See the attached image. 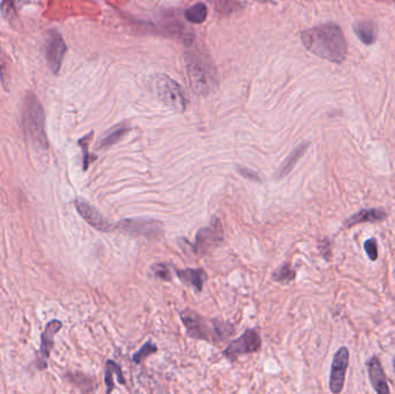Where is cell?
<instances>
[{
	"mask_svg": "<svg viewBox=\"0 0 395 394\" xmlns=\"http://www.w3.org/2000/svg\"><path fill=\"white\" fill-rule=\"evenodd\" d=\"M223 238L224 231L220 218L214 216L211 218L209 225L200 228L197 231L195 244L192 245L193 252L197 256H204L222 243Z\"/></svg>",
	"mask_w": 395,
	"mask_h": 394,
	"instance_id": "obj_6",
	"label": "cell"
},
{
	"mask_svg": "<svg viewBox=\"0 0 395 394\" xmlns=\"http://www.w3.org/2000/svg\"><path fill=\"white\" fill-rule=\"evenodd\" d=\"M308 146H310V142H301L298 145L295 149L293 150L292 153L287 156V159L283 161L281 166L279 167V169L276 170L275 178L276 179H282L285 178L287 175H289L292 173V170L295 168L296 163L299 161L301 156L304 155L305 152H306Z\"/></svg>",
	"mask_w": 395,
	"mask_h": 394,
	"instance_id": "obj_16",
	"label": "cell"
},
{
	"mask_svg": "<svg viewBox=\"0 0 395 394\" xmlns=\"http://www.w3.org/2000/svg\"><path fill=\"white\" fill-rule=\"evenodd\" d=\"M393 367H394V371H395V358L393 360Z\"/></svg>",
	"mask_w": 395,
	"mask_h": 394,
	"instance_id": "obj_28",
	"label": "cell"
},
{
	"mask_svg": "<svg viewBox=\"0 0 395 394\" xmlns=\"http://www.w3.org/2000/svg\"><path fill=\"white\" fill-rule=\"evenodd\" d=\"M184 62L189 84L193 92L199 95H206L213 91L216 85L214 66L208 64L207 59L193 52L185 53Z\"/></svg>",
	"mask_w": 395,
	"mask_h": 394,
	"instance_id": "obj_4",
	"label": "cell"
},
{
	"mask_svg": "<svg viewBox=\"0 0 395 394\" xmlns=\"http://www.w3.org/2000/svg\"><path fill=\"white\" fill-rule=\"evenodd\" d=\"M179 317L185 326L188 335L193 339L220 343L230 338L235 332V326L231 322L221 319H206L190 307L181 311Z\"/></svg>",
	"mask_w": 395,
	"mask_h": 394,
	"instance_id": "obj_2",
	"label": "cell"
},
{
	"mask_svg": "<svg viewBox=\"0 0 395 394\" xmlns=\"http://www.w3.org/2000/svg\"><path fill=\"white\" fill-rule=\"evenodd\" d=\"M261 348V339L259 333L256 329L249 328L239 336L238 339L233 341L228 346V348L224 350V356L229 360L235 361L240 355H246V354L256 353Z\"/></svg>",
	"mask_w": 395,
	"mask_h": 394,
	"instance_id": "obj_8",
	"label": "cell"
},
{
	"mask_svg": "<svg viewBox=\"0 0 395 394\" xmlns=\"http://www.w3.org/2000/svg\"><path fill=\"white\" fill-rule=\"evenodd\" d=\"M354 33L365 45L375 44L378 37V27L373 21H362L354 24Z\"/></svg>",
	"mask_w": 395,
	"mask_h": 394,
	"instance_id": "obj_18",
	"label": "cell"
},
{
	"mask_svg": "<svg viewBox=\"0 0 395 394\" xmlns=\"http://www.w3.org/2000/svg\"><path fill=\"white\" fill-rule=\"evenodd\" d=\"M31 0H2L1 12L6 17L13 16L17 13V10L22 8L24 5L30 2Z\"/></svg>",
	"mask_w": 395,
	"mask_h": 394,
	"instance_id": "obj_22",
	"label": "cell"
},
{
	"mask_svg": "<svg viewBox=\"0 0 395 394\" xmlns=\"http://www.w3.org/2000/svg\"><path fill=\"white\" fill-rule=\"evenodd\" d=\"M131 130V126L126 121L119 123L116 126L110 128L105 134L100 138V140L98 143V149H106L109 147L116 145L117 142H119L125 135H126Z\"/></svg>",
	"mask_w": 395,
	"mask_h": 394,
	"instance_id": "obj_17",
	"label": "cell"
},
{
	"mask_svg": "<svg viewBox=\"0 0 395 394\" xmlns=\"http://www.w3.org/2000/svg\"><path fill=\"white\" fill-rule=\"evenodd\" d=\"M300 39L307 51L330 63H343L348 55L346 36L336 23L328 22L310 28L300 34Z\"/></svg>",
	"mask_w": 395,
	"mask_h": 394,
	"instance_id": "obj_1",
	"label": "cell"
},
{
	"mask_svg": "<svg viewBox=\"0 0 395 394\" xmlns=\"http://www.w3.org/2000/svg\"><path fill=\"white\" fill-rule=\"evenodd\" d=\"M364 250L368 257L372 261H376L378 259V244H377L376 238H370L364 243Z\"/></svg>",
	"mask_w": 395,
	"mask_h": 394,
	"instance_id": "obj_26",
	"label": "cell"
},
{
	"mask_svg": "<svg viewBox=\"0 0 395 394\" xmlns=\"http://www.w3.org/2000/svg\"><path fill=\"white\" fill-rule=\"evenodd\" d=\"M163 225L155 220H136L125 218L113 225V230H118L130 236H143V237H160L163 231Z\"/></svg>",
	"mask_w": 395,
	"mask_h": 394,
	"instance_id": "obj_7",
	"label": "cell"
},
{
	"mask_svg": "<svg viewBox=\"0 0 395 394\" xmlns=\"http://www.w3.org/2000/svg\"><path fill=\"white\" fill-rule=\"evenodd\" d=\"M62 327L63 324L59 320H52L48 322V325L45 326L44 332L42 334L41 349H39L37 357V365L39 369H45L46 365H48V358L53 348V345H55L53 339H55V335L60 331Z\"/></svg>",
	"mask_w": 395,
	"mask_h": 394,
	"instance_id": "obj_12",
	"label": "cell"
},
{
	"mask_svg": "<svg viewBox=\"0 0 395 394\" xmlns=\"http://www.w3.org/2000/svg\"><path fill=\"white\" fill-rule=\"evenodd\" d=\"M117 376L118 383L121 385L125 384V379L123 378V372H121V368L118 365L116 362L109 360L105 364V377H104V382L106 385V392L111 393L114 389V382L113 377Z\"/></svg>",
	"mask_w": 395,
	"mask_h": 394,
	"instance_id": "obj_19",
	"label": "cell"
},
{
	"mask_svg": "<svg viewBox=\"0 0 395 394\" xmlns=\"http://www.w3.org/2000/svg\"><path fill=\"white\" fill-rule=\"evenodd\" d=\"M66 53V44L63 36L58 31H50V35L46 41L45 57L46 63L53 74H58L62 69V64Z\"/></svg>",
	"mask_w": 395,
	"mask_h": 394,
	"instance_id": "obj_10",
	"label": "cell"
},
{
	"mask_svg": "<svg viewBox=\"0 0 395 394\" xmlns=\"http://www.w3.org/2000/svg\"><path fill=\"white\" fill-rule=\"evenodd\" d=\"M387 217V213L382 208H364L355 213L344 221V227L353 228L365 222H380Z\"/></svg>",
	"mask_w": 395,
	"mask_h": 394,
	"instance_id": "obj_14",
	"label": "cell"
},
{
	"mask_svg": "<svg viewBox=\"0 0 395 394\" xmlns=\"http://www.w3.org/2000/svg\"><path fill=\"white\" fill-rule=\"evenodd\" d=\"M349 350L347 347H341L333 357L329 376V390L332 393H340L343 390L346 374L349 365Z\"/></svg>",
	"mask_w": 395,
	"mask_h": 394,
	"instance_id": "obj_9",
	"label": "cell"
},
{
	"mask_svg": "<svg viewBox=\"0 0 395 394\" xmlns=\"http://www.w3.org/2000/svg\"><path fill=\"white\" fill-rule=\"evenodd\" d=\"M169 264H155L152 266L153 273L155 274L161 280L170 281L171 280V270Z\"/></svg>",
	"mask_w": 395,
	"mask_h": 394,
	"instance_id": "obj_25",
	"label": "cell"
},
{
	"mask_svg": "<svg viewBox=\"0 0 395 394\" xmlns=\"http://www.w3.org/2000/svg\"><path fill=\"white\" fill-rule=\"evenodd\" d=\"M93 138V132L91 133L86 135L82 139L79 140V146L82 148V153H84V161H82V163H84V170L86 171L89 168V164H91L93 161H95L98 159V156L95 155H91L88 152V146H89V141H91V139Z\"/></svg>",
	"mask_w": 395,
	"mask_h": 394,
	"instance_id": "obj_24",
	"label": "cell"
},
{
	"mask_svg": "<svg viewBox=\"0 0 395 394\" xmlns=\"http://www.w3.org/2000/svg\"><path fill=\"white\" fill-rule=\"evenodd\" d=\"M75 208L79 214L84 217V220L91 224L93 228L98 229L99 231H111L113 230V225L106 220L105 217L100 214L95 207H93L91 203H88L86 200L79 198L75 200Z\"/></svg>",
	"mask_w": 395,
	"mask_h": 394,
	"instance_id": "obj_11",
	"label": "cell"
},
{
	"mask_svg": "<svg viewBox=\"0 0 395 394\" xmlns=\"http://www.w3.org/2000/svg\"><path fill=\"white\" fill-rule=\"evenodd\" d=\"M155 92L159 98L171 109L183 112L186 109L188 99L184 89L167 74H157L154 80Z\"/></svg>",
	"mask_w": 395,
	"mask_h": 394,
	"instance_id": "obj_5",
	"label": "cell"
},
{
	"mask_svg": "<svg viewBox=\"0 0 395 394\" xmlns=\"http://www.w3.org/2000/svg\"><path fill=\"white\" fill-rule=\"evenodd\" d=\"M208 15L207 7L203 2H198L189 9H186L185 17L186 20L192 23H202L206 21Z\"/></svg>",
	"mask_w": 395,
	"mask_h": 394,
	"instance_id": "obj_20",
	"label": "cell"
},
{
	"mask_svg": "<svg viewBox=\"0 0 395 394\" xmlns=\"http://www.w3.org/2000/svg\"><path fill=\"white\" fill-rule=\"evenodd\" d=\"M156 352H157V347L155 343L152 341H147L145 345L141 347V349L133 355V357H132L133 362H134L135 364L142 363V362L145 361L147 357L153 355V354H155Z\"/></svg>",
	"mask_w": 395,
	"mask_h": 394,
	"instance_id": "obj_23",
	"label": "cell"
},
{
	"mask_svg": "<svg viewBox=\"0 0 395 394\" xmlns=\"http://www.w3.org/2000/svg\"><path fill=\"white\" fill-rule=\"evenodd\" d=\"M22 126L28 140L45 149L48 140L45 134V114L41 102L35 95L26 96L22 107Z\"/></svg>",
	"mask_w": 395,
	"mask_h": 394,
	"instance_id": "obj_3",
	"label": "cell"
},
{
	"mask_svg": "<svg viewBox=\"0 0 395 394\" xmlns=\"http://www.w3.org/2000/svg\"><path fill=\"white\" fill-rule=\"evenodd\" d=\"M296 278V271L292 267V265L289 263L283 264L279 270H276L274 273L272 274V279L276 282H281V284H289L290 281H293Z\"/></svg>",
	"mask_w": 395,
	"mask_h": 394,
	"instance_id": "obj_21",
	"label": "cell"
},
{
	"mask_svg": "<svg viewBox=\"0 0 395 394\" xmlns=\"http://www.w3.org/2000/svg\"><path fill=\"white\" fill-rule=\"evenodd\" d=\"M177 277L183 284L191 286L197 292H201L203 288L204 282L208 280V275L206 272L201 268H186V270L176 271Z\"/></svg>",
	"mask_w": 395,
	"mask_h": 394,
	"instance_id": "obj_15",
	"label": "cell"
},
{
	"mask_svg": "<svg viewBox=\"0 0 395 394\" xmlns=\"http://www.w3.org/2000/svg\"><path fill=\"white\" fill-rule=\"evenodd\" d=\"M237 171H238L240 176L245 177L246 179H250V181H256V182L260 181V177L258 176V174L254 173V171H252V170L247 169V168L238 167V168H237Z\"/></svg>",
	"mask_w": 395,
	"mask_h": 394,
	"instance_id": "obj_27",
	"label": "cell"
},
{
	"mask_svg": "<svg viewBox=\"0 0 395 394\" xmlns=\"http://www.w3.org/2000/svg\"><path fill=\"white\" fill-rule=\"evenodd\" d=\"M370 382L373 390L379 394H389L391 392L389 382H387L385 371L382 367L380 360L377 356H372L366 362Z\"/></svg>",
	"mask_w": 395,
	"mask_h": 394,
	"instance_id": "obj_13",
	"label": "cell"
}]
</instances>
